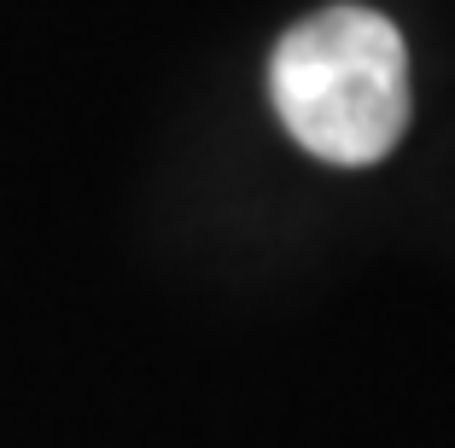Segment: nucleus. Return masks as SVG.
<instances>
[{
    "mask_svg": "<svg viewBox=\"0 0 455 448\" xmlns=\"http://www.w3.org/2000/svg\"><path fill=\"white\" fill-rule=\"evenodd\" d=\"M275 111L292 140L327 163H374L409 122V53L391 18L327 6L275 47Z\"/></svg>",
    "mask_w": 455,
    "mask_h": 448,
    "instance_id": "f257e3e1",
    "label": "nucleus"
}]
</instances>
